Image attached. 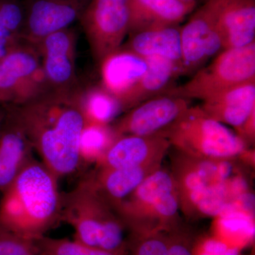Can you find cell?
<instances>
[{
    "label": "cell",
    "mask_w": 255,
    "mask_h": 255,
    "mask_svg": "<svg viewBox=\"0 0 255 255\" xmlns=\"http://www.w3.org/2000/svg\"><path fill=\"white\" fill-rule=\"evenodd\" d=\"M0 128V192L6 190L21 169L33 158V147L15 110L4 105Z\"/></svg>",
    "instance_id": "15"
},
{
    "label": "cell",
    "mask_w": 255,
    "mask_h": 255,
    "mask_svg": "<svg viewBox=\"0 0 255 255\" xmlns=\"http://www.w3.org/2000/svg\"><path fill=\"white\" fill-rule=\"evenodd\" d=\"M147 58L160 56L177 63L180 68L182 59L180 28L168 26L136 32L129 35L128 41L122 46Z\"/></svg>",
    "instance_id": "22"
},
{
    "label": "cell",
    "mask_w": 255,
    "mask_h": 255,
    "mask_svg": "<svg viewBox=\"0 0 255 255\" xmlns=\"http://www.w3.org/2000/svg\"><path fill=\"white\" fill-rule=\"evenodd\" d=\"M189 100L162 95L146 100L128 111L111 124L117 136L159 135L189 108Z\"/></svg>",
    "instance_id": "11"
},
{
    "label": "cell",
    "mask_w": 255,
    "mask_h": 255,
    "mask_svg": "<svg viewBox=\"0 0 255 255\" xmlns=\"http://www.w3.org/2000/svg\"><path fill=\"white\" fill-rule=\"evenodd\" d=\"M5 115V108L4 105H0V128H1V124L4 120Z\"/></svg>",
    "instance_id": "32"
},
{
    "label": "cell",
    "mask_w": 255,
    "mask_h": 255,
    "mask_svg": "<svg viewBox=\"0 0 255 255\" xmlns=\"http://www.w3.org/2000/svg\"><path fill=\"white\" fill-rule=\"evenodd\" d=\"M90 0H23L24 7L21 39L36 45L79 21Z\"/></svg>",
    "instance_id": "12"
},
{
    "label": "cell",
    "mask_w": 255,
    "mask_h": 255,
    "mask_svg": "<svg viewBox=\"0 0 255 255\" xmlns=\"http://www.w3.org/2000/svg\"><path fill=\"white\" fill-rule=\"evenodd\" d=\"M170 146L161 135H122L114 141L96 167L120 169L161 162Z\"/></svg>",
    "instance_id": "16"
},
{
    "label": "cell",
    "mask_w": 255,
    "mask_h": 255,
    "mask_svg": "<svg viewBox=\"0 0 255 255\" xmlns=\"http://www.w3.org/2000/svg\"><path fill=\"white\" fill-rule=\"evenodd\" d=\"M252 81H255V41L223 50L209 65L199 69L190 80L171 87L163 95L204 101Z\"/></svg>",
    "instance_id": "7"
},
{
    "label": "cell",
    "mask_w": 255,
    "mask_h": 255,
    "mask_svg": "<svg viewBox=\"0 0 255 255\" xmlns=\"http://www.w3.org/2000/svg\"><path fill=\"white\" fill-rule=\"evenodd\" d=\"M180 37L181 75L197 71L209 58L223 50L219 29L204 5L180 28Z\"/></svg>",
    "instance_id": "13"
},
{
    "label": "cell",
    "mask_w": 255,
    "mask_h": 255,
    "mask_svg": "<svg viewBox=\"0 0 255 255\" xmlns=\"http://www.w3.org/2000/svg\"><path fill=\"white\" fill-rule=\"evenodd\" d=\"M168 238L162 231L129 238L128 255H167Z\"/></svg>",
    "instance_id": "29"
},
{
    "label": "cell",
    "mask_w": 255,
    "mask_h": 255,
    "mask_svg": "<svg viewBox=\"0 0 255 255\" xmlns=\"http://www.w3.org/2000/svg\"><path fill=\"white\" fill-rule=\"evenodd\" d=\"M202 102L201 110L220 123L234 128L238 135L255 115V81L233 87Z\"/></svg>",
    "instance_id": "17"
},
{
    "label": "cell",
    "mask_w": 255,
    "mask_h": 255,
    "mask_svg": "<svg viewBox=\"0 0 255 255\" xmlns=\"http://www.w3.org/2000/svg\"><path fill=\"white\" fill-rule=\"evenodd\" d=\"M179 206L173 176L159 167L142 181L117 211L130 233L139 236L168 227Z\"/></svg>",
    "instance_id": "6"
},
{
    "label": "cell",
    "mask_w": 255,
    "mask_h": 255,
    "mask_svg": "<svg viewBox=\"0 0 255 255\" xmlns=\"http://www.w3.org/2000/svg\"><path fill=\"white\" fill-rule=\"evenodd\" d=\"M172 173L180 205L196 216L215 217L233 199L238 175L230 159L199 158L179 152Z\"/></svg>",
    "instance_id": "4"
},
{
    "label": "cell",
    "mask_w": 255,
    "mask_h": 255,
    "mask_svg": "<svg viewBox=\"0 0 255 255\" xmlns=\"http://www.w3.org/2000/svg\"><path fill=\"white\" fill-rule=\"evenodd\" d=\"M128 35L136 32L177 26L195 8L196 2L179 0H128Z\"/></svg>",
    "instance_id": "19"
},
{
    "label": "cell",
    "mask_w": 255,
    "mask_h": 255,
    "mask_svg": "<svg viewBox=\"0 0 255 255\" xmlns=\"http://www.w3.org/2000/svg\"><path fill=\"white\" fill-rule=\"evenodd\" d=\"M159 135L179 152L199 158L230 159L246 152L247 143L241 137L200 107H189Z\"/></svg>",
    "instance_id": "5"
},
{
    "label": "cell",
    "mask_w": 255,
    "mask_h": 255,
    "mask_svg": "<svg viewBox=\"0 0 255 255\" xmlns=\"http://www.w3.org/2000/svg\"><path fill=\"white\" fill-rule=\"evenodd\" d=\"M102 85L119 102L139 81L147 69L145 58L121 48L100 63Z\"/></svg>",
    "instance_id": "20"
},
{
    "label": "cell",
    "mask_w": 255,
    "mask_h": 255,
    "mask_svg": "<svg viewBox=\"0 0 255 255\" xmlns=\"http://www.w3.org/2000/svg\"><path fill=\"white\" fill-rule=\"evenodd\" d=\"M217 228L221 234L228 237L251 238L254 234L253 213L238 206L230 208L216 217Z\"/></svg>",
    "instance_id": "25"
},
{
    "label": "cell",
    "mask_w": 255,
    "mask_h": 255,
    "mask_svg": "<svg viewBox=\"0 0 255 255\" xmlns=\"http://www.w3.org/2000/svg\"><path fill=\"white\" fill-rule=\"evenodd\" d=\"M0 255H42L36 240L21 236L0 222Z\"/></svg>",
    "instance_id": "28"
},
{
    "label": "cell",
    "mask_w": 255,
    "mask_h": 255,
    "mask_svg": "<svg viewBox=\"0 0 255 255\" xmlns=\"http://www.w3.org/2000/svg\"><path fill=\"white\" fill-rule=\"evenodd\" d=\"M147 69L139 81L123 98L120 104L124 112L131 110L146 100L163 95L180 74L177 63L160 56L145 58Z\"/></svg>",
    "instance_id": "21"
},
{
    "label": "cell",
    "mask_w": 255,
    "mask_h": 255,
    "mask_svg": "<svg viewBox=\"0 0 255 255\" xmlns=\"http://www.w3.org/2000/svg\"><path fill=\"white\" fill-rule=\"evenodd\" d=\"M97 63L120 49L128 34V0H90L80 20Z\"/></svg>",
    "instance_id": "9"
},
{
    "label": "cell",
    "mask_w": 255,
    "mask_h": 255,
    "mask_svg": "<svg viewBox=\"0 0 255 255\" xmlns=\"http://www.w3.org/2000/svg\"><path fill=\"white\" fill-rule=\"evenodd\" d=\"M76 92L48 91L24 105H14L33 150L58 179L81 165L80 140L85 122Z\"/></svg>",
    "instance_id": "1"
},
{
    "label": "cell",
    "mask_w": 255,
    "mask_h": 255,
    "mask_svg": "<svg viewBox=\"0 0 255 255\" xmlns=\"http://www.w3.org/2000/svg\"><path fill=\"white\" fill-rule=\"evenodd\" d=\"M221 35L223 50L255 41V0H204Z\"/></svg>",
    "instance_id": "14"
},
{
    "label": "cell",
    "mask_w": 255,
    "mask_h": 255,
    "mask_svg": "<svg viewBox=\"0 0 255 255\" xmlns=\"http://www.w3.org/2000/svg\"><path fill=\"white\" fill-rule=\"evenodd\" d=\"M23 21V0H0V39H21Z\"/></svg>",
    "instance_id": "27"
},
{
    "label": "cell",
    "mask_w": 255,
    "mask_h": 255,
    "mask_svg": "<svg viewBox=\"0 0 255 255\" xmlns=\"http://www.w3.org/2000/svg\"><path fill=\"white\" fill-rule=\"evenodd\" d=\"M168 254L167 255H194L196 243L185 233L170 230L168 234Z\"/></svg>",
    "instance_id": "30"
},
{
    "label": "cell",
    "mask_w": 255,
    "mask_h": 255,
    "mask_svg": "<svg viewBox=\"0 0 255 255\" xmlns=\"http://www.w3.org/2000/svg\"><path fill=\"white\" fill-rule=\"evenodd\" d=\"M77 33L64 28L51 33L36 46L50 91L74 93L81 87L76 71Z\"/></svg>",
    "instance_id": "10"
},
{
    "label": "cell",
    "mask_w": 255,
    "mask_h": 255,
    "mask_svg": "<svg viewBox=\"0 0 255 255\" xmlns=\"http://www.w3.org/2000/svg\"><path fill=\"white\" fill-rule=\"evenodd\" d=\"M62 221L74 231V239L86 246L128 255V228L117 211L84 178L62 193Z\"/></svg>",
    "instance_id": "3"
},
{
    "label": "cell",
    "mask_w": 255,
    "mask_h": 255,
    "mask_svg": "<svg viewBox=\"0 0 255 255\" xmlns=\"http://www.w3.org/2000/svg\"><path fill=\"white\" fill-rule=\"evenodd\" d=\"M48 91L36 46L21 40L0 63V105H24Z\"/></svg>",
    "instance_id": "8"
},
{
    "label": "cell",
    "mask_w": 255,
    "mask_h": 255,
    "mask_svg": "<svg viewBox=\"0 0 255 255\" xmlns=\"http://www.w3.org/2000/svg\"><path fill=\"white\" fill-rule=\"evenodd\" d=\"M21 40L0 39V63Z\"/></svg>",
    "instance_id": "31"
},
{
    "label": "cell",
    "mask_w": 255,
    "mask_h": 255,
    "mask_svg": "<svg viewBox=\"0 0 255 255\" xmlns=\"http://www.w3.org/2000/svg\"><path fill=\"white\" fill-rule=\"evenodd\" d=\"M179 1H183V2L193 3L196 2V0H179Z\"/></svg>",
    "instance_id": "33"
},
{
    "label": "cell",
    "mask_w": 255,
    "mask_h": 255,
    "mask_svg": "<svg viewBox=\"0 0 255 255\" xmlns=\"http://www.w3.org/2000/svg\"><path fill=\"white\" fill-rule=\"evenodd\" d=\"M159 167L160 162L120 169L96 167L85 178L117 211L142 181Z\"/></svg>",
    "instance_id": "18"
},
{
    "label": "cell",
    "mask_w": 255,
    "mask_h": 255,
    "mask_svg": "<svg viewBox=\"0 0 255 255\" xmlns=\"http://www.w3.org/2000/svg\"><path fill=\"white\" fill-rule=\"evenodd\" d=\"M58 180L33 157L2 192L0 222L11 231L37 239L62 222Z\"/></svg>",
    "instance_id": "2"
},
{
    "label": "cell",
    "mask_w": 255,
    "mask_h": 255,
    "mask_svg": "<svg viewBox=\"0 0 255 255\" xmlns=\"http://www.w3.org/2000/svg\"><path fill=\"white\" fill-rule=\"evenodd\" d=\"M35 240L42 255H122L92 248L67 238L43 236Z\"/></svg>",
    "instance_id": "26"
},
{
    "label": "cell",
    "mask_w": 255,
    "mask_h": 255,
    "mask_svg": "<svg viewBox=\"0 0 255 255\" xmlns=\"http://www.w3.org/2000/svg\"><path fill=\"white\" fill-rule=\"evenodd\" d=\"M118 137L111 125L85 124L80 140L81 164L97 163Z\"/></svg>",
    "instance_id": "24"
},
{
    "label": "cell",
    "mask_w": 255,
    "mask_h": 255,
    "mask_svg": "<svg viewBox=\"0 0 255 255\" xmlns=\"http://www.w3.org/2000/svg\"><path fill=\"white\" fill-rule=\"evenodd\" d=\"M76 98L85 124L110 126L124 112L119 100L102 85L81 86Z\"/></svg>",
    "instance_id": "23"
}]
</instances>
